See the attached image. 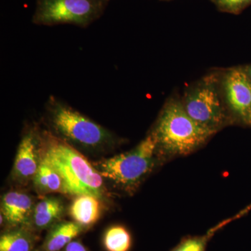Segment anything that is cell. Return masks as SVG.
Returning a JSON list of instances; mask_svg holds the SVG:
<instances>
[{
    "mask_svg": "<svg viewBox=\"0 0 251 251\" xmlns=\"http://www.w3.org/2000/svg\"><path fill=\"white\" fill-rule=\"evenodd\" d=\"M44 120L46 130L75 149L105 151L121 142L110 130L54 96L46 101Z\"/></svg>",
    "mask_w": 251,
    "mask_h": 251,
    "instance_id": "obj_1",
    "label": "cell"
},
{
    "mask_svg": "<svg viewBox=\"0 0 251 251\" xmlns=\"http://www.w3.org/2000/svg\"><path fill=\"white\" fill-rule=\"evenodd\" d=\"M41 157L61 175L67 194L90 195L103 200L107 196L103 178L83 155L47 130H41Z\"/></svg>",
    "mask_w": 251,
    "mask_h": 251,
    "instance_id": "obj_2",
    "label": "cell"
},
{
    "mask_svg": "<svg viewBox=\"0 0 251 251\" xmlns=\"http://www.w3.org/2000/svg\"><path fill=\"white\" fill-rule=\"evenodd\" d=\"M150 133L156 142V154L168 156L189 154L214 135L188 115L176 94L166 100Z\"/></svg>",
    "mask_w": 251,
    "mask_h": 251,
    "instance_id": "obj_3",
    "label": "cell"
},
{
    "mask_svg": "<svg viewBox=\"0 0 251 251\" xmlns=\"http://www.w3.org/2000/svg\"><path fill=\"white\" fill-rule=\"evenodd\" d=\"M156 142L149 133L133 150L94 163L100 174L126 192H134L156 163Z\"/></svg>",
    "mask_w": 251,
    "mask_h": 251,
    "instance_id": "obj_4",
    "label": "cell"
},
{
    "mask_svg": "<svg viewBox=\"0 0 251 251\" xmlns=\"http://www.w3.org/2000/svg\"><path fill=\"white\" fill-rule=\"evenodd\" d=\"M181 99L188 115L216 134L231 121L220 87V70L209 73L188 86Z\"/></svg>",
    "mask_w": 251,
    "mask_h": 251,
    "instance_id": "obj_5",
    "label": "cell"
},
{
    "mask_svg": "<svg viewBox=\"0 0 251 251\" xmlns=\"http://www.w3.org/2000/svg\"><path fill=\"white\" fill-rule=\"evenodd\" d=\"M110 0H36V25H72L86 28L101 17Z\"/></svg>",
    "mask_w": 251,
    "mask_h": 251,
    "instance_id": "obj_6",
    "label": "cell"
},
{
    "mask_svg": "<svg viewBox=\"0 0 251 251\" xmlns=\"http://www.w3.org/2000/svg\"><path fill=\"white\" fill-rule=\"evenodd\" d=\"M220 87L229 115L251 125V81L244 68L220 69Z\"/></svg>",
    "mask_w": 251,
    "mask_h": 251,
    "instance_id": "obj_7",
    "label": "cell"
},
{
    "mask_svg": "<svg viewBox=\"0 0 251 251\" xmlns=\"http://www.w3.org/2000/svg\"><path fill=\"white\" fill-rule=\"evenodd\" d=\"M41 128L27 127L18 146L13 168V178L21 184L34 179L41 161Z\"/></svg>",
    "mask_w": 251,
    "mask_h": 251,
    "instance_id": "obj_8",
    "label": "cell"
},
{
    "mask_svg": "<svg viewBox=\"0 0 251 251\" xmlns=\"http://www.w3.org/2000/svg\"><path fill=\"white\" fill-rule=\"evenodd\" d=\"M1 214L11 227H24L31 221L34 206L29 195L18 191H10L1 201Z\"/></svg>",
    "mask_w": 251,
    "mask_h": 251,
    "instance_id": "obj_9",
    "label": "cell"
},
{
    "mask_svg": "<svg viewBox=\"0 0 251 251\" xmlns=\"http://www.w3.org/2000/svg\"><path fill=\"white\" fill-rule=\"evenodd\" d=\"M102 200L90 195L75 196L69 209V214L74 222L83 228L95 224L101 215Z\"/></svg>",
    "mask_w": 251,
    "mask_h": 251,
    "instance_id": "obj_10",
    "label": "cell"
},
{
    "mask_svg": "<svg viewBox=\"0 0 251 251\" xmlns=\"http://www.w3.org/2000/svg\"><path fill=\"white\" fill-rule=\"evenodd\" d=\"M64 206L58 198H46L34 206L31 223L36 229H45L57 224L64 214Z\"/></svg>",
    "mask_w": 251,
    "mask_h": 251,
    "instance_id": "obj_11",
    "label": "cell"
},
{
    "mask_svg": "<svg viewBox=\"0 0 251 251\" xmlns=\"http://www.w3.org/2000/svg\"><path fill=\"white\" fill-rule=\"evenodd\" d=\"M83 230L75 222L63 221L54 225L44 241V251H61Z\"/></svg>",
    "mask_w": 251,
    "mask_h": 251,
    "instance_id": "obj_12",
    "label": "cell"
},
{
    "mask_svg": "<svg viewBox=\"0 0 251 251\" xmlns=\"http://www.w3.org/2000/svg\"><path fill=\"white\" fill-rule=\"evenodd\" d=\"M34 187L39 194L59 193L67 194L65 184L58 172L41 157L40 166L33 179Z\"/></svg>",
    "mask_w": 251,
    "mask_h": 251,
    "instance_id": "obj_13",
    "label": "cell"
},
{
    "mask_svg": "<svg viewBox=\"0 0 251 251\" xmlns=\"http://www.w3.org/2000/svg\"><path fill=\"white\" fill-rule=\"evenodd\" d=\"M34 239L24 227H17L1 234L0 251H31Z\"/></svg>",
    "mask_w": 251,
    "mask_h": 251,
    "instance_id": "obj_14",
    "label": "cell"
},
{
    "mask_svg": "<svg viewBox=\"0 0 251 251\" xmlns=\"http://www.w3.org/2000/svg\"><path fill=\"white\" fill-rule=\"evenodd\" d=\"M132 242L129 231L121 225L112 226L104 232L103 244L106 251H129Z\"/></svg>",
    "mask_w": 251,
    "mask_h": 251,
    "instance_id": "obj_15",
    "label": "cell"
},
{
    "mask_svg": "<svg viewBox=\"0 0 251 251\" xmlns=\"http://www.w3.org/2000/svg\"><path fill=\"white\" fill-rule=\"evenodd\" d=\"M224 225H220L211 229L204 235L184 238L171 251H205L209 241L216 233V231L222 227Z\"/></svg>",
    "mask_w": 251,
    "mask_h": 251,
    "instance_id": "obj_16",
    "label": "cell"
},
{
    "mask_svg": "<svg viewBox=\"0 0 251 251\" xmlns=\"http://www.w3.org/2000/svg\"><path fill=\"white\" fill-rule=\"evenodd\" d=\"M211 1L221 12L234 15L241 14L251 5V0H211Z\"/></svg>",
    "mask_w": 251,
    "mask_h": 251,
    "instance_id": "obj_17",
    "label": "cell"
},
{
    "mask_svg": "<svg viewBox=\"0 0 251 251\" xmlns=\"http://www.w3.org/2000/svg\"><path fill=\"white\" fill-rule=\"evenodd\" d=\"M62 251H88L85 246L78 241H73Z\"/></svg>",
    "mask_w": 251,
    "mask_h": 251,
    "instance_id": "obj_18",
    "label": "cell"
},
{
    "mask_svg": "<svg viewBox=\"0 0 251 251\" xmlns=\"http://www.w3.org/2000/svg\"><path fill=\"white\" fill-rule=\"evenodd\" d=\"M243 68H244V71L247 73L248 76H249V79L251 81V65L247 66V67H243Z\"/></svg>",
    "mask_w": 251,
    "mask_h": 251,
    "instance_id": "obj_19",
    "label": "cell"
},
{
    "mask_svg": "<svg viewBox=\"0 0 251 251\" xmlns=\"http://www.w3.org/2000/svg\"><path fill=\"white\" fill-rule=\"evenodd\" d=\"M161 1H170V0H161ZM211 1V0H209Z\"/></svg>",
    "mask_w": 251,
    "mask_h": 251,
    "instance_id": "obj_20",
    "label": "cell"
}]
</instances>
